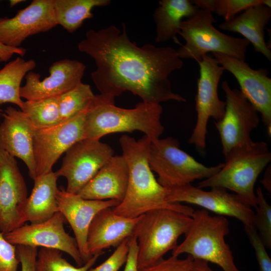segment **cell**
<instances>
[{
    "mask_svg": "<svg viewBox=\"0 0 271 271\" xmlns=\"http://www.w3.org/2000/svg\"><path fill=\"white\" fill-rule=\"evenodd\" d=\"M86 111L55 126L36 129L34 156L37 177L52 171L53 166L63 154L76 143L85 139Z\"/></svg>",
    "mask_w": 271,
    "mask_h": 271,
    "instance_id": "obj_13",
    "label": "cell"
},
{
    "mask_svg": "<svg viewBox=\"0 0 271 271\" xmlns=\"http://www.w3.org/2000/svg\"><path fill=\"white\" fill-rule=\"evenodd\" d=\"M270 167H268L264 174L263 179L260 181L264 188L269 193L271 191V185H270Z\"/></svg>",
    "mask_w": 271,
    "mask_h": 271,
    "instance_id": "obj_41",
    "label": "cell"
},
{
    "mask_svg": "<svg viewBox=\"0 0 271 271\" xmlns=\"http://www.w3.org/2000/svg\"><path fill=\"white\" fill-rule=\"evenodd\" d=\"M94 96L90 86L82 82L72 89L58 96L61 123L87 110Z\"/></svg>",
    "mask_w": 271,
    "mask_h": 271,
    "instance_id": "obj_29",
    "label": "cell"
},
{
    "mask_svg": "<svg viewBox=\"0 0 271 271\" xmlns=\"http://www.w3.org/2000/svg\"><path fill=\"white\" fill-rule=\"evenodd\" d=\"M119 141L128 166V182L123 199L112 208L113 211L134 218L152 210L168 209L191 216L194 211L192 207L167 201V188L158 182L149 165L150 140L145 135L136 140L124 134Z\"/></svg>",
    "mask_w": 271,
    "mask_h": 271,
    "instance_id": "obj_2",
    "label": "cell"
},
{
    "mask_svg": "<svg viewBox=\"0 0 271 271\" xmlns=\"http://www.w3.org/2000/svg\"><path fill=\"white\" fill-rule=\"evenodd\" d=\"M114 155L109 145L100 140L84 139L65 153L57 175L67 179L66 191L77 194Z\"/></svg>",
    "mask_w": 271,
    "mask_h": 271,
    "instance_id": "obj_11",
    "label": "cell"
},
{
    "mask_svg": "<svg viewBox=\"0 0 271 271\" xmlns=\"http://www.w3.org/2000/svg\"><path fill=\"white\" fill-rule=\"evenodd\" d=\"M131 237L124 239L112 254L100 265L88 271H118L125 264L129 248Z\"/></svg>",
    "mask_w": 271,
    "mask_h": 271,
    "instance_id": "obj_33",
    "label": "cell"
},
{
    "mask_svg": "<svg viewBox=\"0 0 271 271\" xmlns=\"http://www.w3.org/2000/svg\"><path fill=\"white\" fill-rule=\"evenodd\" d=\"M78 49L94 60L96 69L91 76L100 94L115 98L129 91L148 103L186 101L173 92L169 79L184 64L177 50L151 44L138 46L129 39L124 23L122 31L114 25L89 30Z\"/></svg>",
    "mask_w": 271,
    "mask_h": 271,
    "instance_id": "obj_1",
    "label": "cell"
},
{
    "mask_svg": "<svg viewBox=\"0 0 271 271\" xmlns=\"http://www.w3.org/2000/svg\"><path fill=\"white\" fill-rule=\"evenodd\" d=\"M199 9H206L222 17L225 21L232 19L247 8L262 4L271 8L270 0H193Z\"/></svg>",
    "mask_w": 271,
    "mask_h": 271,
    "instance_id": "obj_31",
    "label": "cell"
},
{
    "mask_svg": "<svg viewBox=\"0 0 271 271\" xmlns=\"http://www.w3.org/2000/svg\"><path fill=\"white\" fill-rule=\"evenodd\" d=\"M0 124V150L22 160L27 166L30 177L36 176L34 156V138L36 128L21 110L8 107L2 114Z\"/></svg>",
    "mask_w": 271,
    "mask_h": 271,
    "instance_id": "obj_20",
    "label": "cell"
},
{
    "mask_svg": "<svg viewBox=\"0 0 271 271\" xmlns=\"http://www.w3.org/2000/svg\"><path fill=\"white\" fill-rule=\"evenodd\" d=\"M21 110L36 129L50 128L61 123L58 97L26 100Z\"/></svg>",
    "mask_w": 271,
    "mask_h": 271,
    "instance_id": "obj_28",
    "label": "cell"
},
{
    "mask_svg": "<svg viewBox=\"0 0 271 271\" xmlns=\"http://www.w3.org/2000/svg\"><path fill=\"white\" fill-rule=\"evenodd\" d=\"M211 188L205 191L192 184L167 188L166 200L170 203L196 205L219 215L234 217L244 226L253 225L254 212L243 199L225 189Z\"/></svg>",
    "mask_w": 271,
    "mask_h": 271,
    "instance_id": "obj_12",
    "label": "cell"
},
{
    "mask_svg": "<svg viewBox=\"0 0 271 271\" xmlns=\"http://www.w3.org/2000/svg\"><path fill=\"white\" fill-rule=\"evenodd\" d=\"M85 69L80 61L64 59L54 62L49 67L50 75L42 80L39 74L30 71L25 77L20 96L27 100L58 97L82 82Z\"/></svg>",
    "mask_w": 271,
    "mask_h": 271,
    "instance_id": "obj_18",
    "label": "cell"
},
{
    "mask_svg": "<svg viewBox=\"0 0 271 271\" xmlns=\"http://www.w3.org/2000/svg\"><path fill=\"white\" fill-rule=\"evenodd\" d=\"M26 49L22 47H12L5 45L0 42V62H7L14 54L23 56Z\"/></svg>",
    "mask_w": 271,
    "mask_h": 271,
    "instance_id": "obj_39",
    "label": "cell"
},
{
    "mask_svg": "<svg viewBox=\"0 0 271 271\" xmlns=\"http://www.w3.org/2000/svg\"><path fill=\"white\" fill-rule=\"evenodd\" d=\"M27 198L26 184L15 158L0 150V232L8 233L25 224Z\"/></svg>",
    "mask_w": 271,
    "mask_h": 271,
    "instance_id": "obj_16",
    "label": "cell"
},
{
    "mask_svg": "<svg viewBox=\"0 0 271 271\" xmlns=\"http://www.w3.org/2000/svg\"><path fill=\"white\" fill-rule=\"evenodd\" d=\"M221 87L226 98L225 111L215 125L225 157L233 149L253 141L251 133L258 126L260 118L257 110L240 90L231 88L226 80L222 82Z\"/></svg>",
    "mask_w": 271,
    "mask_h": 271,
    "instance_id": "obj_10",
    "label": "cell"
},
{
    "mask_svg": "<svg viewBox=\"0 0 271 271\" xmlns=\"http://www.w3.org/2000/svg\"><path fill=\"white\" fill-rule=\"evenodd\" d=\"M26 1L23 0H11L10 1V7H13L16 5L25 2Z\"/></svg>",
    "mask_w": 271,
    "mask_h": 271,
    "instance_id": "obj_42",
    "label": "cell"
},
{
    "mask_svg": "<svg viewBox=\"0 0 271 271\" xmlns=\"http://www.w3.org/2000/svg\"><path fill=\"white\" fill-rule=\"evenodd\" d=\"M256 206L254 208L253 226L257 231L266 249L271 248V207L266 201L261 189L256 191Z\"/></svg>",
    "mask_w": 271,
    "mask_h": 271,
    "instance_id": "obj_32",
    "label": "cell"
},
{
    "mask_svg": "<svg viewBox=\"0 0 271 271\" xmlns=\"http://www.w3.org/2000/svg\"><path fill=\"white\" fill-rule=\"evenodd\" d=\"M193 260L194 258L189 255L183 259L172 255L139 271H191Z\"/></svg>",
    "mask_w": 271,
    "mask_h": 271,
    "instance_id": "obj_34",
    "label": "cell"
},
{
    "mask_svg": "<svg viewBox=\"0 0 271 271\" xmlns=\"http://www.w3.org/2000/svg\"><path fill=\"white\" fill-rule=\"evenodd\" d=\"M58 212L69 223L74 234L82 259L85 263L92 256L87 245L90 225L100 210L114 207L120 202L114 200H95L84 199L76 194L66 191L63 187L59 188L57 195Z\"/></svg>",
    "mask_w": 271,
    "mask_h": 271,
    "instance_id": "obj_19",
    "label": "cell"
},
{
    "mask_svg": "<svg viewBox=\"0 0 271 271\" xmlns=\"http://www.w3.org/2000/svg\"><path fill=\"white\" fill-rule=\"evenodd\" d=\"M102 254L98 253L93 255L88 261L77 267L63 257L61 251L41 247L38 251L36 271H88Z\"/></svg>",
    "mask_w": 271,
    "mask_h": 271,
    "instance_id": "obj_30",
    "label": "cell"
},
{
    "mask_svg": "<svg viewBox=\"0 0 271 271\" xmlns=\"http://www.w3.org/2000/svg\"><path fill=\"white\" fill-rule=\"evenodd\" d=\"M66 220L59 212L49 219L38 223L25 224L6 233L5 239L17 245L41 246L56 249L68 254L80 266L84 263L74 237L64 227Z\"/></svg>",
    "mask_w": 271,
    "mask_h": 271,
    "instance_id": "obj_14",
    "label": "cell"
},
{
    "mask_svg": "<svg viewBox=\"0 0 271 271\" xmlns=\"http://www.w3.org/2000/svg\"><path fill=\"white\" fill-rule=\"evenodd\" d=\"M271 18V8L262 4L250 7L232 19L218 25L220 29L241 35L256 52L271 60V51L266 44L265 30Z\"/></svg>",
    "mask_w": 271,
    "mask_h": 271,
    "instance_id": "obj_23",
    "label": "cell"
},
{
    "mask_svg": "<svg viewBox=\"0 0 271 271\" xmlns=\"http://www.w3.org/2000/svg\"><path fill=\"white\" fill-rule=\"evenodd\" d=\"M1 111H2V110L0 109V115L1 114Z\"/></svg>",
    "mask_w": 271,
    "mask_h": 271,
    "instance_id": "obj_43",
    "label": "cell"
},
{
    "mask_svg": "<svg viewBox=\"0 0 271 271\" xmlns=\"http://www.w3.org/2000/svg\"><path fill=\"white\" fill-rule=\"evenodd\" d=\"M148 161L152 171L158 175L157 181L166 188L209 178L223 166V163L211 167L204 165L181 150L178 140L172 137L151 142Z\"/></svg>",
    "mask_w": 271,
    "mask_h": 271,
    "instance_id": "obj_8",
    "label": "cell"
},
{
    "mask_svg": "<svg viewBox=\"0 0 271 271\" xmlns=\"http://www.w3.org/2000/svg\"><path fill=\"white\" fill-rule=\"evenodd\" d=\"M213 57L238 82L240 91L261 115L268 136L271 134V78L263 68L252 69L245 61L221 53Z\"/></svg>",
    "mask_w": 271,
    "mask_h": 271,
    "instance_id": "obj_15",
    "label": "cell"
},
{
    "mask_svg": "<svg viewBox=\"0 0 271 271\" xmlns=\"http://www.w3.org/2000/svg\"><path fill=\"white\" fill-rule=\"evenodd\" d=\"M153 13L156 24L157 43L173 40L182 45L177 39L180 32V26L183 18L194 15L199 9L191 1L162 0Z\"/></svg>",
    "mask_w": 271,
    "mask_h": 271,
    "instance_id": "obj_25",
    "label": "cell"
},
{
    "mask_svg": "<svg viewBox=\"0 0 271 271\" xmlns=\"http://www.w3.org/2000/svg\"><path fill=\"white\" fill-rule=\"evenodd\" d=\"M138 252L137 241L133 235L131 237L128 253L123 271H139Z\"/></svg>",
    "mask_w": 271,
    "mask_h": 271,
    "instance_id": "obj_38",
    "label": "cell"
},
{
    "mask_svg": "<svg viewBox=\"0 0 271 271\" xmlns=\"http://www.w3.org/2000/svg\"><path fill=\"white\" fill-rule=\"evenodd\" d=\"M55 18L57 25L69 33L79 28L85 20L93 16L95 7H106L110 0H53Z\"/></svg>",
    "mask_w": 271,
    "mask_h": 271,
    "instance_id": "obj_26",
    "label": "cell"
},
{
    "mask_svg": "<svg viewBox=\"0 0 271 271\" xmlns=\"http://www.w3.org/2000/svg\"><path fill=\"white\" fill-rule=\"evenodd\" d=\"M191 224L185 239L172 251L178 257L187 253L219 265L223 271H240L235 265L232 252L225 237L229 233V222L225 216L211 215L207 210H194Z\"/></svg>",
    "mask_w": 271,
    "mask_h": 271,
    "instance_id": "obj_5",
    "label": "cell"
},
{
    "mask_svg": "<svg viewBox=\"0 0 271 271\" xmlns=\"http://www.w3.org/2000/svg\"><path fill=\"white\" fill-rule=\"evenodd\" d=\"M249 242L253 248L260 271H271V259L263 243L253 225L244 226Z\"/></svg>",
    "mask_w": 271,
    "mask_h": 271,
    "instance_id": "obj_35",
    "label": "cell"
},
{
    "mask_svg": "<svg viewBox=\"0 0 271 271\" xmlns=\"http://www.w3.org/2000/svg\"><path fill=\"white\" fill-rule=\"evenodd\" d=\"M199 77L195 97L197 119L188 143L194 146L201 155H205L207 124L210 118L216 121L223 116L225 101L218 96V88L221 77L225 71L213 57L204 56L198 63Z\"/></svg>",
    "mask_w": 271,
    "mask_h": 271,
    "instance_id": "obj_9",
    "label": "cell"
},
{
    "mask_svg": "<svg viewBox=\"0 0 271 271\" xmlns=\"http://www.w3.org/2000/svg\"><path fill=\"white\" fill-rule=\"evenodd\" d=\"M57 25L53 0H34L12 18H0V42L18 48L29 36Z\"/></svg>",
    "mask_w": 271,
    "mask_h": 271,
    "instance_id": "obj_17",
    "label": "cell"
},
{
    "mask_svg": "<svg viewBox=\"0 0 271 271\" xmlns=\"http://www.w3.org/2000/svg\"><path fill=\"white\" fill-rule=\"evenodd\" d=\"M128 175L124 157L113 155L76 194L86 199L121 202L126 192Z\"/></svg>",
    "mask_w": 271,
    "mask_h": 271,
    "instance_id": "obj_22",
    "label": "cell"
},
{
    "mask_svg": "<svg viewBox=\"0 0 271 271\" xmlns=\"http://www.w3.org/2000/svg\"><path fill=\"white\" fill-rule=\"evenodd\" d=\"M192 221L191 216L168 209H156L141 215L133 234L138 248V269L155 263L172 251Z\"/></svg>",
    "mask_w": 271,
    "mask_h": 271,
    "instance_id": "obj_6",
    "label": "cell"
},
{
    "mask_svg": "<svg viewBox=\"0 0 271 271\" xmlns=\"http://www.w3.org/2000/svg\"><path fill=\"white\" fill-rule=\"evenodd\" d=\"M113 207L99 211L89 227L87 245L91 256L103 253V250L117 246L124 239L132 236L140 216L131 218L116 214Z\"/></svg>",
    "mask_w": 271,
    "mask_h": 271,
    "instance_id": "obj_21",
    "label": "cell"
},
{
    "mask_svg": "<svg viewBox=\"0 0 271 271\" xmlns=\"http://www.w3.org/2000/svg\"><path fill=\"white\" fill-rule=\"evenodd\" d=\"M114 98L95 95L86 112L85 139L100 140L110 133L136 130L143 132L151 142L160 139L164 130L160 104L142 101L133 108L126 109L116 106Z\"/></svg>",
    "mask_w": 271,
    "mask_h": 271,
    "instance_id": "obj_3",
    "label": "cell"
},
{
    "mask_svg": "<svg viewBox=\"0 0 271 271\" xmlns=\"http://www.w3.org/2000/svg\"><path fill=\"white\" fill-rule=\"evenodd\" d=\"M58 176L51 171L36 177L31 194L27 199L23 212L25 223H38L51 218L58 212L57 195Z\"/></svg>",
    "mask_w": 271,
    "mask_h": 271,
    "instance_id": "obj_24",
    "label": "cell"
},
{
    "mask_svg": "<svg viewBox=\"0 0 271 271\" xmlns=\"http://www.w3.org/2000/svg\"><path fill=\"white\" fill-rule=\"evenodd\" d=\"M38 247L17 245V253L21 265V271H36Z\"/></svg>",
    "mask_w": 271,
    "mask_h": 271,
    "instance_id": "obj_37",
    "label": "cell"
},
{
    "mask_svg": "<svg viewBox=\"0 0 271 271\" xmlns=\"http://www.w3.org/2000/svg\"><path fill=\"white\" fill-rule=\"evenodd\" d=\"M225 158L222 168L211 177L199 182L197 187L230 190L255 208L257 202L254 190L256 181L271 161L267 144L263 141H253L233 149Z\"/></svg>",
    "mask_w": 271,
    "mask_h": 271,
    "instance_id": "obj_4",
    "label": "cell"
},
{
    "mask_svg": "<svg viewBox=\"0 0 271 271\" xmlns=\"http://www.w3.org/2000/svg\"><path fill=\"white\" fill-rule=\"evenodd\" d=\"M20 264L16 246L8 242L0 232V271H18Z\"/></svg>",
    "mask_w": 271,
    "mask_h": 271,
    "instance_id": "obj_36",
    "label": "cell"
},
{
    "mask_svg": "<svg viewBox=\"0 0 271 271\" xmlns=\"http://www.w3.org/2000/svg\"><path fill=\"white\" fill-rule=\"evenodd\" d=\"M36 66L33 59L25 61L18 57L0 70V105L12 103L22 109L24 101L20 96L22 81Z\"/></svg>",
    "mask_w": 271,
    "mask_h": 271,
    "instance_id": "obj_27",
    "label": "cell"
},
{
    "mask_svg": "<svg viewBox=\"0 0 271 271\" xmlns=\"http://www.w3.org/2000/svg\"><path fill=\"white\" fill-rule=\"evenodd\" d=\"M191 271H214L208 265V262L200 260L194 259Z\"/></svg>",
    "mask_w": 271,
    "mask_h": 271,
    "instance_id": "obj_40",
    "label": "cell"
},
{
    "mask_svg": "<svg viewBox=\"0 0 271 271\" xmlns=\"http://www.w3.org/2000/svg\"><path fill=\"white\" fill-rule=\"evenodd\" d=\"M215 22L213 13L203 9L181 22L179 35L185 42L177 50L181 59H193L198 63L212 52L245 60L249 43L219 31L213 25Z\"/></svg>",
    "mask_w": 271,
    "mask_h": 271,
    "instance_id": "obj_7",
    "label": "cell"
}]
</instances>
